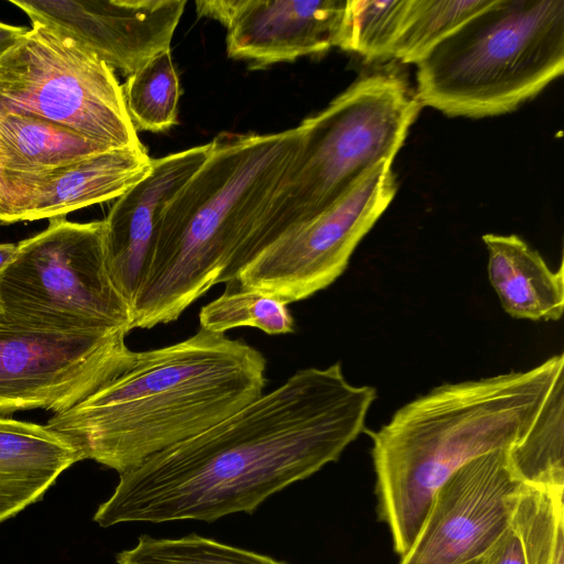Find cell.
Segmentation results:
<instances>
[{"label": "cell", "instance_id": "cell-28", "mask_svg": "<svg viewBox=\"0 0 564 564\" xmlns=\"http://www.w3.org/2000/svg\"><path fill=\"white\" fill-rule=\"evenodd\" d=\"M482 560V558H481ZM481 560L477 561V562H474L471 564H481Z\"/></svg>", "mask_w": 564, "mask_h": 564}, {"label": "cell", "instance_id": "cell-5", "mask_svg": "<svg viewBox=\"0 0 564 564\" xmlns=\"http://www.w3.org/2000/svg\"><path fill=\"white\" fill-rule=\"evenodd\" d=\"M564 72V0H494L416 63L415 97L449 117L511 112Z\"/></svg>", "mask_w": 564, "mask_h": 564}, {"label": "cell", "instance_id": "cell-23", "mask_svg": "<svg viewBox=\"0 0 564 564\" xmlns=\"http://www.w3.org/2000/svg\"><path fill=\"white\" fill-rule=\"evenodd\" d=\"M410 0H346L337 47L368 61H386Z\"/></svg>", "mask_w": 564, "mask_h": 564}, {"label": "cell", "instance_id": "cell-7", "mask_svg": "<svg viewBox=\"0 0 564 564\" xmlns=\"http://www.w3.org/2000/svg\"><path fill=\"white\" fill-rule=\"evenodd\" d=\"M0 315L69 332L131 330V310L107 271L104 223L50 219L17 243L0 273Z\"/></svg>", "mask_w": 564, "mask_h": 564}, {"label": "cell", "instance_id": "cell-4", "mask_svg": "<svg viewBox=\"0 0 564 564\" xmlns=\"http://www.w3.org/2000/svg\"><path fill=\"white\" fill-rule=\"evenodd\" d=\"M303 129L219 132L198 170L156 217L147 272L131 305V330L176 321L226 275L276 194Z\"/></svg>", "mask_w": 564, "mask_h": 564}, {"label": "cell", "instance_id": "cell-9", "mask_svg": "<svg viewBox=\"0 0 564 564\" xmlns=\"http://www.w3.org/2000/svg\"><path fill=\"white\" fill-rule=\"evenodd\" d=\"M391 165L383 160L368 169L328 208L257 253L234 280L288 305L328 288L394 198L398 185Z\"/></svg>", "mask_w": 564, "mask_h": 564}, {"label": "cell", "instance_id": "cell-18", "mask_svg": "<svg viewBox=\"0 0 564 564\" xmlns=\"http://www.w3.org/2000/svg\"><path fill=\"white\" fill-rule=\"evenodd\" d=\"M113 150L41 117L0 108V175L35 173Z\"/></svg>", "mask_w": 564, "mask_h": 564}, {"label": "cell", "instance_id": "cell-25", "mask_svg": "<svg viewBox=\"0 0 564 564\" xmlns=\"http://www.w3.org/2000/svg\"><path fill=\"white\" fill-rule=\"evenodd\" d=\"M481 564H524L521 543L511 524L485 554Z\"/></svg>", "mask_w": 564, "mask_h": 564}, {"label": "cell", "instance_id": "cell-16", "mask_svg": "<svg viewBox=\"0 0 564 564\" xmlns=\"http://www.w3.org/2000/svg\"><path fill=\"white\" fill-rule=\"evenodd\" d=\"M79 460L69 442L46 424L0 416V523L40 500Z\"/></svg>", "mask_w": 564, "mask_h": 564}, {"label": "cell", "instance_id": "cell-8", "mask_svg": "<svg viewBox=\"0 0 564 564\" xmlns=\"http://www.w3.org/2000/svg\"><path fill=\"white\" fill-rule=\"evenodd\" d=\"M0 108L41 117L108 149L143 148L115 72L40 24L0 57Z\"/></svg>", "mask_w": 564, "mask_h": 564}, {"label": "cell", "instance_id": "cell-6", "mask_svg": "<svg viewBox=\"0 0 564 564\" xmlns=\"http://www.w3.org/2000/svg\"><path fill=\"white\" fill-rule=\"evenodd\" d=\"M421 107L405 79L376 72L302 120V145L291 173L242 248L237 270L286 230L328 208L368 169L393 161Z\"/></svg>", "mask_w": 564, "mask_h": 564}, {"label": "cell", "instance_id": "cell-22", "mask_svg": "<svg viewBox=\"0 0 564 564\" xmlns=\"http://www.w3.org/2000/svg\"><path fill=\"white\" fill-rule=\"evenodd\" d=\"M494 0H410L392 57L416 64L440 41Z\"/></svg>", "mask_w": 564, "mask_h": 564}, {"label": "cell", "instance_id": "cell-1", "mask_svg": "<svg viewBox=\"0 0 564 564\" xmlns=\"http://www.w3.org/2000/svg\"><path fill=\"white\" fill-rule=\"evenodd\" d=\"M377 398L339 362L300 369L209 429L119 474L94 520L213 521L253 512L273 494L336 462L366 429Z\"/></svg>", "mask_w": 564, "mask_h": 564}, {"label": "cell", "instance_id": "cell-15", "mask_svg": "<svg viewBox=\"0 0 564 564\" xmlns=\"http://www.w3.org/2000/svg\"><path fill=\"white\" fill-rule=\"evenodd\" d=\"M208 152L209 142L152 159L151 172L118 197L102 220L107 271L130 310L147 272L158 214Z\"/></svg>", "mask_w": 564, "mask_h": 564}, {"label": "cell", "instance_id": "cell-26", "mask_svg": "<svg viewBox=\"0 0 564 564\" xmlns=\"http://www.w3.org/2000/svg\"><path fill=\"white\" fill-rule=\"evenodd\" d=\"M28 29L0 21V57L11 50L25 34Z\"/></svg>", "mask_w": 564, "mask_h": 564}, {"label": "cell", "instance_id": "cell-10", "mask_svg": "<svg viewBox=\"0 0 564 564\" xmlns=\"http://www.w3.org/2000/svg\"><path fill=\"white\" fill-rule=\"evenodd\" d=\"M127 334L52 329L0 315V416L74 406L129 367L135 351Z\"/></svg>", "mask_w": 564, "mask_h": 564}, {"label": "cell", "instance_id": "cell-13", "mask_svg": "<svg viewBox=\"0 0 564 564\" xmlns=\"http://www.w3.org/2000/svg\"><path fill=\"white\" fill-rule=\"evenodd\" d=\"M195 6L199 17L226 26L228 57L256 70L337 46L346 0H205Z\"/></svg>", "mask_w": 564, "mask_h": 564}, {"label": "cell", "instance_id": "cell-2", "mask_svg": "<svg viewBox=\"0 0 564 564\" xmlns=\"http://www.w3.org/2000/svg\"><path fill=\"white\" fill-rule=\"evenodd\" d=\"M564 356L525 371L444 383L408 402L368 431L378 514L402 556L412 545L435 491L459 467L512 449L564 414Z\"/></svg>", "mask_w": 564, "mask_h": 564}, {"label": "cell", "instance_id": "cell-27", "mask_svg": "<svg viewBox=\"0 0 564 564\" xmlns=\"http://www.w3.org/2000/svg\"><path fill=\"white\" fill-rule=\"evenodd\" d=\"M17 250V243H0V273L9 264Z\"/></svg>", "mask_w": 564, "mask_h": 564}, {"label": "cell", "instance_id": "cell-24", "mask_svg": "<svg viewBox=\"0 0 564 564\" xmlns=\"http://www.w3.org/2000/svg\"><path fill=\"white\" fill-rule=\"evenodd\" d=\"M117 564H286L270 556L220 543L197 534L177 539L141 535Z\"/></svg>", "mask_w": 564, "mask_h": 564}, {"label": "cell", "instance_id": "cell-14", "mask_svg": "<svg viewBox=\"0 0 564 564\" xmlns=\"http://www.w3.org/2000/svg\"><path fill=\"white\" fill-rule=\"evenodd\" d=\"M151 170L143 147L107 150L46 171L0 175V223L65 217L120 197Z\"/></svg>", "mask_w": 564, "mask_h": 564}, {"label": "cell", "instance_id": "cell-11", "mask_svg": "<svg viewBox=\"0 0 564 564\" xmlns=\"http://www.w3.org/2000/svg\"><path fill=\"white\" fill-rule=\"evenodd\" d=\"M510 451L481 455L442 484L400 564H471L485 556L510 527L523 486L510 468Z\"/></svg>", "mask_w": 564, "mask_h": 564}, {"label": "cell", "instance_id": "cell-3", "mask_svg": "<svg viewBox=\"0 0 564 564\" xmlns=\"http://www.w3.org/2000/svg\"><path fill=\"white\" fill-rule=\"evenodd\" d=\"M265 367L243 340L199 328L173 345L135 351L127 369L46 425L80 460L121 474L260 398Z\"/></svg>", "mask_w": 564, "mask_h": 564}, {"label": "cell", "instance_id": "cell-12", "mask_svg": "<svg viewBox=\"0 0 564 564\" xmlns=\"http://www.w3.org/2000/svg\"><path fill=\"white\" fill-rule=\"evenodd\" d=\"M46 26L129 76L171 42L185 0H10Z\"/></svg>", "mask_w": 564, "mask_h": 564}, {"label": "cell", "instance_id": "cell-20", "mask_svg": "<svg viewBox=\"0 0 564 564\" xmlns=\"http://www.w3.org/2000/svg\"><path fill=\"white\" fill-rule=\"evenodd\" d=\"M121 87L137 132H163L177 123L182 89L171 50L159 53L127 76Z\"/></svg>", "mask_w": 564, "mask_h": 564}, {"label": "cell", "instance_id": "cell-17", "mask_svg": "<svg viewBox=\"0 0 564 564\" xmlns=\"http://www.w3.org/2000/svg\"><path fill=\"white\" fill-rule=\"evenodd\" d=\"M488 279L505 312L513 318L558 321L564 310V265L551 270L517 235L486 234Z\"/></svg>", "mask_w": 564, "mask_h": 564}, {"label": "cell", "instance_id": "cell-21", "mask_svg": "<svg viewBox=\"0 0 564 564\" xmlns=\"http://www.w3.org/2000/svg\"><path fill=\"white\" fill-rule=\"evenodd\" d=\"M242 326L280 335L293 333L295 322L284 302L231 280L221 295L202 307L199 328L225 334Z\"/></svg>", "mask_w": 564, "mask_h": 564}, {"label": "cell", "instance_id": "cell-19", "mask_svg": "<svg viewBox=\"0 0 564 564\" xmlns=\"http://www.w3.org/2000/svg\"><path fill=\"white\" fill-rule=\"evenodd\" d=\"M510 524L524 564H564V488L523 485Z\"/></svg>", "mask_w": 564, "mask_h": 564}]
</instances>
